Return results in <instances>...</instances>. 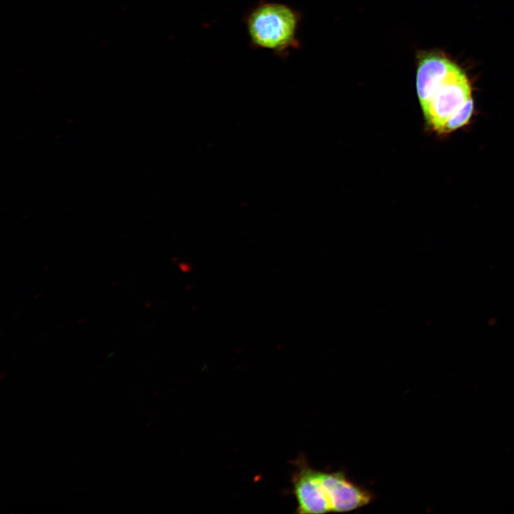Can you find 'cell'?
Segmentation results:
<instances>
[{"label": "cell", "mask_w": 514, "mask_h": 514, "mask_svg": "<svg viewBox=\"0 0 514 514\" xmlns=\"http://www.w3.org/2000/svg\"><path fill=\"white\" fill-rule=\"evenodd\" d=\"M243 21L253 49L282 56L296 45L298 16L284 4L260 0L246 11Z\"/></svg>", "instance_id": "1"}, {"label": "cell", "mask_w": 514, "mask_h": 514, "mask_svg": "<svg viewBox=\"0 0 514 514\" xmlns=\"http://www.w3.org/2000/svg\"><path fill=\"white\" fill-rule=\"evenodd\" d=\"M318 494L325 513L353 511L371 504L375 495L349 479L343 470L319 471Z\"/></svg>", "instance_id": "2"}, {"label": "cell", "mask_w": 514, "mask_h": 514, "mask_svg": "<svg viewBox=\"0 0 514 514\" xmlns=\"http://www.w3.org/2000/svg\"><path fill=\"white\" fill-rule=\"evenodd\" d=\"M471 88L463 71L458 67L437 89L422 108L430 126L443 133L451 115L471 98Z\"/></svg>", "instance_id": "3"}, {"label": "cell", "mask_w": 514, "mask_h": 514, "mask_svg": "<svg viewBox=\"0 0 514 514\" xmlns=\"http://www.w3.org/2000/svg\"><path fill=\"white\" fill-rule=\"evenodd\" d=\"M458 66L439 54L423 56L418 65L416 89L423 108L437 89Z\"/></svg>", "instance_id": "4"}, {"label": "cell", "mask_w": 514, "mask_h": 514, "mask_svg": "<svg viewBox=\"0 0 514 514\" xmlns=\"http://www.w3.org/2000/svg\"><path fill=\"white\" fill-rule=\"evenodd\" d=\"M473 104L471 97L458 109L445 123L443 133L453 131L467 124L473 112Z\"/></svg>", "instance_id": "5"}]
</instances>
